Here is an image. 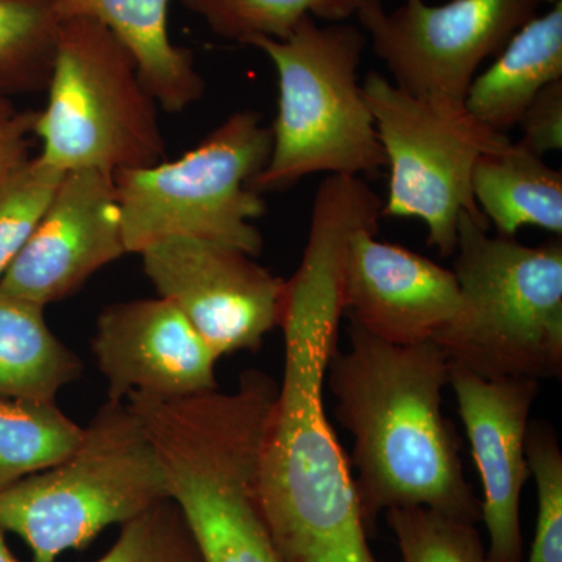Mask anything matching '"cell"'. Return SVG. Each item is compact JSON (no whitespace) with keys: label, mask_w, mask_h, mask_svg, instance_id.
<instances>
[{"label":"cell","mask_w":562,"mask_h":562,"mask_svg":"<svg viewBox=\"0 0 562 562\" xmlns=\"http://www.w3.org/2000/svg\"><path fill=\"white\" fill-rule=\"evenodd\" d=\"M272 144L258 111H236L183 157L114 173L127 254L187 236L260 255L254 221L265 216L266 203L251 181L268 165Z\"/></svg>","instance_id":"cell-7"},{"label":"cell","mask_w":562,"mask_h":562,"mask_svg":"<svg viewBox=\"0 0 562 562\" xmlns=\"http://www.w3.org/2000/svg\"><path fill=\"white\" fill-rule=\"evenodd\" d=\"M61 24L50 0H0V94L47 90Z\"/></svg>","instance_id":"cell-21"},{"label":"cell","mask_w":562,"mask_h":562,"mask_svg":"<svg viewBox=\"0 0 562 562\" xmlns=\"http://www.w3.org/2000/svg\"><path fill=\"white\" fill-rule=\"evenodd\" d=\"M127 254L111 173L68 172L31 238L0 280V291L46 308Z\"/></svg>","instance_id":"cell-12"},{"label":"cell","mask_w":562,"mask_h":562,"mask_svg":"<svg viewBox=\"0 0 562 562\" xmlns=\"http://www.w3.org/2000/svg\"><path fill=\"white\" fill-rule=\"evenodd\" d=\"M403 562H487L475 525L412 506L386 512Z\"/></svg>","instance_id":"cell-23"},{"label":"cell","mask_w":562,"mask_h":562,"mask_svg":"<svg viewBox=\"0 0 562 562\" xmlns=\"http://www.w3.org/2000/svg\"><path fill=\"white\" fill-rule=\"evenodd\" d=\"M81 438L55 401L0 397V491L60 464Z\"/></svg>","instance_id":"cell-20"},{"label":"cell","mask_w":562,"mask_h":562,"mask_svg":"<svg viewBox=\"0 0 562 562\" xmlns=\"http://www.w3.org/2000/svg\"><path fill=\"white\" fill-rule=\"evenodd\" d=\"M357 228L347 211L314 210L301 266L286 280L283 382L266 425L257 480L261 514L283 562H379L324 402L344 316V255Z\"/></svg>","instance_id":"cell-1"},{"label":"cell","mask_w":562,"mask_h":562,"mask_svg":"<svg viewBox=\"0 0 562 562\" xmlns=\"http://www.w3.org/2000/svg\"><path fill=\"white\" fill-rule=\"evenodd\" d=\"M376 235L379 228H360L347 243L344 314L384 342H435L460 308L457 277L424 255L379 241Z\"/></svg>","instance_id":"cell-14"},{"label":"cell","mask_w":562,"mask_h":562,"mask_svg":"<svg viewBox=\"0 0 562 562\" xmlns=\"http://www.w3.org/2000/svg\"><path fill=\"white\" fill-rule=\"evenodd\" d=\"M277 391L268 373L246 371L233 392H131L125 398L157 450L169 497L190 525L203 562H283L257 492Z\"/></svg>","instance_id":"cell-3"},{"label":"cell","mask_w":562,"mask_h":562,"mask_svg":"<svg viewBox=\"0 0 562 562\" xmlns=\"http://www.w3.org/2000/svg\"><path fill=\"white\" fill-rule=\"evenodd\" d=\"M450 386L483 484L482 520L487 562H524L520 497L530 479L527 435L539 380L484 379L450 364Z\"/></svg>","instance_id":"cell-13"},{"label":"cell","mask_w":562,"mask_h":562,"mask_svg":"<svg viewBox=\"0 0 562 562\" xmlns=\"http://www.w3.org/2000/svg\"><path fill=\"white\" fill-rule=\"evenodd\" d=\"M95 562H203L190 525L171 497L122 524L121 535Z\"/></svg>","instance_id":"cell-25"},{"label":"cell","mask_w":562,"mask_h":562,"mask_svg":"<svg viewBox=\"0 0 562 562\" xmlns=\"http://www.w3.org/2000/svg\"><path fill=\"white\" fill-rule=\"evenodd\" d=\"M476 205L497 236L514 239L525 227L562 235V173L543 157L508 143L486 151L472 171Z\"/></svg>","instance_id":"cell-18"},{"label":"cell","mask_w":562,"mask_h":562,"mask_svg":"<svg viewBox=\"0 0 562 562\" xmlns=\"http://www.w3.org/2000/svg\"><path fill=\"white\" fill-rule=\"evenodd\" d=\"M364 0H181L191 13L225 40H284L305 18L344 22Z\"/></svg>","instance_id":"cell-22"},{"label":"cell","mask_w":562,"mask_h":562,"mask_svg":"<svg viewBox=\"0 0 562 562\" xmlns=\"http://www.w3.org/2000/svg\"><path fill=\"white\" fill-rule=\"evenodd\" d=\"M325 384L336 419L353 438L355 479L366 528L394 508L432 509L473 524L482 502L465 480L460 442L442 414L450 361L435 342L395 346L350 322Z\"/></svg>","instance_id":"cell-2"},{"label":"cell","mask_w":562,"mask_h":562,"mask_svg":"<svg viewBox=\"0 0 562 562\" xmlns=\"http://www.w3.org/2000/svg\"><path fill=\"white\" fill-rule=\"evenodd\" d=\"M368 36L344 22L305 18L284 40L251 38L279 77V111L268 165L251 188L284 191L314 173H376L386 157L362 85L358 81Z\"/></svg>","instance_id":"cell-5"},{"label":"cell","mask_w":562,"mask_h":562,"mask_svg":"<svg viewBox=\"0 0 562 562\" xmlns=\"http://www.w3.org/2000/svg\"><path fill=\"white\" fill-rule=\"evenodd\" d=\"M158 295L173 306L217 358L260 349L280 327L286 280L233 247L173 236L140 251Z\"/></svg>","instance_id":"cell-11"},{"label":"cell","mask_w":562,"mask_h":562,"mask_svg":"<svg viewBox=\"0 0 562 562\" xmlns=\"http://www.w3.org/2000/svg\"><path fill=\"white\" fill-rule=\"evenodd\" d=\"M525 452L538 490V520L528 562H562V452L552 428L530 425Z\"/></svg>","instance_id":"cell-26"},{"label":"cell","mask_w":562,"mask_h":562,"mask_svg":"<svg viewBox=\"0 0 562 562\" xmlns=\"http://www.w3.org/2000/svg\"><path fill=\"white\" fill-rule=\"evenodd\" d=\"M525 149L543 157L562 149V80L547 85L520 117Z\"/></svg>","instance_id":"cell-27"},{"label":"cell","mask_w":562,"mask_h":562,"mask_svg":"<svg viewBox=\"0 0 562 562\" xmlns=\"http://www.w3.org/2000/svg\"><path fill=\"white\" fill-rule=\"evenodd\" d=\"M5 530L0 527V562H20L11 553L10 547L7 546L5 535H3Z\"/></svg>","instance_id":"cell-30"},{"label":"cell","mask_w":562,"mask_h":562,"mask_svg":"<svg viewBox=\"0 0 562 562\" xmlns=\"http://www.w3.org/2000/svg\"><path fill=\"white\" fill-rule=\"evenodd\" d=\"M110 401L131 392L155 397H188L217 390L220 358L165 299L106 306L92 341Z\"/></svg>","instance_id":"cell-15"},{"label":"cell","mask_w":562,"mask_h":562,"mask_svg":"<svg viewBox=\"0 0 562 562\" xmlns=\"http://www.w3.org/2000/svg\"><path fill=\"white\" fill-rule=\"evenodd\" d=\"M16 113L18 110L14 109L10 99L7 98V95L0 94V127H2L5 122H9Z\"/></svg>","instance_id":"cell-29"},{"label":"cell","mask_w":562,"mask_h":562,"mask_svg":"<svg viewBox=\"0 0 562 562\" xmlns=\"http://www.w3.org/2000/svg\"><path fill=\"white\" fill-rule=\"evenodd\" d=\"M61 21L91 20L109 29L135 58L140 83L168 113L201 101L205 80L194 55L169 35L171 0H50Z\"/></svg>","instance_id":"cell-16"},{"label":"cell","mask_w":562,"mask_h":562,"mask_svg":"<svg viewBox=\"0 0 562 562\" xmlns=\"http://www.w3.org/2000/svg\"><path fill=\"white\" fill-rule=\"evenodd\" d=\"M80 358L50 331L43 306L0 291V397L55 401Z\"/></svg>","instance_id":"cell-19"},{"label":"cell","mask_w":562,"mask_h":562,"mask_svg":"<svg viewBox=\"0 0 562 562\" xmlns=\"http://www.w3.org/2000/svg\"><path fill=\"white\" fill-rule=\"evenodd\" d=\"M47 91L33 132L47 165L114 176L165 160L158 103L131 52L99 22L63 21Z\"/></svg>","instance_id":"cell-8"},{"label":"cell","mask_w":562,"mask_h":562,"mask_svg":"<svg viewBox=\"0 0 562 562\" xmlns=\"http://www.w3.org/2000/svg\"><path fill=\"white\" fill-rule=\"evenodd\" d=\"M546 2L449 0L428 5L425 0H405L390 11L383 0H364L355 16L395 87L464 101L480 66Z\"/></svg>","instance_id":"cell-10"},{"label":"cell","mask_w":562,"mask_h":562,"mask_svg":"<svg viewBox=\"0 0 562 562\" xmlns=\"http://www.w3.org/2000/svg\"><path fill=\"white\" fill-rule=\"evenodd\" d=\"M562 80V0L522 25L490 68L476 74L464 105L498 133L519 124L524 111L553 81Z\"/></svg>","instance_id":"cell-17"},{"label":"cell","mask_w":562,"mask_h":562,"mask_svg":"<svg viewBox=\"0 0 562 562\" xmlns=\"http://www.w3.org/2000/svg\"><path fill=\"white\" fill-rule=\"evenodd\" d=\"M461 213L453 273L460 308L436 336L450 364L484 379H560L562 244L539 247L491 236Z\"/></svg>","instance_id":"cell-4"},{"label":"cell","mask_w":562,"mask_h":562,"mask_svg":"<svg viewBox=\"0 0 562 562\" xmlns=\"http://www.w3.org/2000/svg\"><path fill=\"white\" fill-rule=\"evenodd\" d=\"M362 92L390 168L382 216L420 220L428 244L453 257L461 213L487 222L473 199V166L512 139L476 121L464 101L413 94L379 72L366 76Z\"/></svg>","instance_id":"cell-9"},{"label":"cell","mask_w":562,"mask_h":562,"mask_svg":"<svg viewBox=\"0 0 562 562\" xmlns=\"http://www.w3.org/2000/svg\"><path fill=\"white\" fill-rule=\"evenodd\" d=\"M66 172L31 157L0 181V280L31 238Z\"/></svg>","instance_id":"cell-24"},{"label":"cell","mask_w":562,"mask_h":562,"mask_svg":"<svg viewBox=\"0 0 562 562\" xmlns=\"http://www.w3.org/2000/svg\"><path fill=\"white\" fill-rule=\"evenodd\" d=\"M165 498L168 483L143 422L127 402L109 398L69 458L0 491V527L31 547L33 562H57Z\"/></svg>","instance_id":"cell-6"},{"label":"cell","mask_w":562,"mask_h":562,"mask_svg":"<svg viewBox=\"0 0 562 562\" xmlns=\"http://www.w3.org/2000/svg\"><path fill=\"white\" fill-rule=\"evenodd\" d=\"M36 117L38 111H18L0 127V181L31 158Z\"/></svg>","instance_id":"cell-28"}]
</instances>
